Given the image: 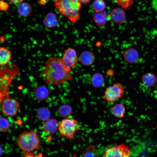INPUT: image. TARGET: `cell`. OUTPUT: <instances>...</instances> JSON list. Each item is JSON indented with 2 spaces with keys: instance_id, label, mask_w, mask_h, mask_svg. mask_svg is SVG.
Segmentation results:
<instances>
[{
  "instance_id": "cell-14",
  "label": "cell",
  "mask_w": 157,
  "mask_h": 157,
  "mask_svg": "<svg viewBox=\"0 0 157 157\" xmlns=\"http://www.w3.org/2000/svg\"><path fill=\"white\" fill-rule=\"evenodd\" d=\"M142 82L143 86L146 88L153 87L157 82V77L154 73L147 72L144 74L142 77Z\"/></svg>"
},
{
  "instance_id": "cell-31",
  "label": "cell",
  "mask_w": 157,
  "mask_h": 157,
  "mask_svg": "<svg viewBox=\"0 0 157 157\" xmlns=\"http://www.w3.org/2000/svg\"><path fill=\"white\" fill-rule=\"evenodd\" d=\"M81 3H86L90 2L91 0H79Z\"/></svg>"
},
{
  "instance_id": "cell-11",
  "label": "cell",
  "mask_w": 157,
  "mask_h": 157,
  "mask_svg": "<svg viewBox=\"0 0 157 157\" xmlns=\"http://www.w3.org/2000/svg\"><path fill=\"white\" fill-rule=\"evenodd\" d=\"M123 57L126 62L133 64L137 61L139 58V53L135 49L130 48L127 49L124 52Z\"/></svg>"
},
{
  "instance_id": "cell-23",
  "label": "cell",
  "mask_w": 157,
  "mask_h": 157,
  "mask_svg": "<svg viewBox=\"0 0 157 157\" xmlns=\"http://www.w3.org/2000/svg\"><path fill=\"white\" fill-rule=\"evenodd\" d=\"M58 112L62 117L67 118L69 117L71 115L72 112V109L69 105L63 104L59 108Z\"/></svg>"
},
{
  "instance_id": "cell-27",
  "label": "cell",
  "mask_w": 157,
  "mask_h": 157,
  "mask_svg": "<svg viewBox=\"0 0 157 157\" xmlns=\"http://www.w3.org/2000/svg\"><path fill=\"white\" fill-rule=\"evenodd\" d=\"M10 127L8 121L5 118L2 117L0 119V131L4 132L6 131Z\"/></svg>"
},
{
  "instance_id": "cell-30",
  "label": "cell",
  "mask_w": 157,
  "mask_h": 157,
  "mask_svg": "<svg viewBox=\"0 0 157 157\" xmlns=\"http://www.w3.org/2000/svg\"><path fill=\"white\" fill-rule=\"evenodd\" d=\"M24 0H8V1L14 4H19L22 2Z\"/></svg>"
},
{
  "instance_id": "cell-32",
  "label": "cell",
  "mask_w": 157,
  "mask_h": 157,
  "mask_svg": "<svg viewBox=\"0 0 157 157\" xmlns=\"http://www.w3.org/2000/svg\"><path fill=\"white\" fill-rule=\"evenodd\" d=\"M2 149H1H1H0V150H1V152H0V155H1V154H2Z\"/></svg>"
},
{
  "instance_id": "cell-24",
  "label": "cell",
  "mask_w": 157,
  "mask_h": 157,
  "mask_svg": "<svg viewBox=\"0 0 157 157\" xmlns=\"http://www.w3.org/2000/svg\"><path fill=\"white\" fill-rule=\"evenodd\" d=\"M83 157H99L97 153L96 147L90 145L83 151Z\"/></svg>"
},
{
  "instance_id": "cell-20",
  "label": "cell",
  "mask_w": 157,
  "mask_h": 157,
  "mask_svg": "<svg viewBox=\"0 0 157 157\" xmlns=\"http://www.w3.org/2000/svg\"><path fill=\"white\" fill-rule=\"evenodd\" d=\"M126 108L124 105L120 103L115 104L113 107L112 113L115 117L121 118L123 117L125 114Z\"/></svg>"
},
{
  "instance_id": "cell-1",
  "label": "cell",
  "mask_w": 157,
  "mask_h": 157,
  "mask_svg": "<svg viewBox=\"0 0 157 157\" xmlns=\"http://www.w3.org/2000/svg\"><path fill=\"white\" fill-rule=\"evenodd\" d=\"M46 83L59 85L71 80L72 76L65 67L62 58L52 57L47 59L42 72Z\"/></svg>"
},
{
  "instance_id": "cell-29",
  "label": "cell",
  "mask_w": 157,
  "mask_h": 157,
  "mask_svg": "<svg viewBox=\"0 0 157 157\" xmlns=\"http://www.w3.org/2000/svg\"><path fill=\"white\" fill-rule=\"evenodd\" d=\"M42 154L39 153L37 155H34V153L33 152H25L24 157H42Z\"/></svg>"
},
{
  "instance_id": "cell-4",
  "label": "cell",
  "mask_w": 157,
  "mask_h": 157,
  "mask_svg": "<svg viewBox=\"0 0 157 157\" xmlns=\"http://www.w3.org/2000/svg\"><path fill=\"white\" fill-rule=\"evenodd\" d=\"M20 74V70L15 65L8 64L4 67H0V91L1 94H2L1 101L9 97L8 93V87L13 78Z\"/></svg>"
},
{
  "instance_id": "cell-3",
  "label": "cell",
  "mask_w": 157,
  "mask_h": 157,
  "mask_svg": "<svg viewBox=\"0 0 157 157\" xmlns=\"http://www.w3.org/2000/svg\"><path fill=\"white\" fill-rule=\"evenodd\" d=\"M15 143L21 150L25 152H31L39 149L41 147L39 136L33 130L21 133L16 139Z\"/></svg>"
},
{
  "instance_id": "cell-2",
  "label": "cell",
  "mask_w": 157,
  "mask_h": 157,
  "mask_svg": "<svg viewBox=\"0 0 157 157\" xmlns=\"http://www.w3.org/2000/svg\"><path fill=\"white\" fill-rule=\"evenodd\" d=\"M57 10L67 17L72 23H75L80 16L81 3L79 0H53Z\"/></svg>"
},
{
  "instance_id": "cell-28",
  "label": "cell",
  "mask_w": 157,
  "mask_h": 157,
  "mask_svg": "<svg viewBox=\"0 0 157 157\" xmlns=\"http://www.w3.org/2000/svg\"><path fill=\"white\" fill-rule=\"evenodd\" d=\"M0 3L1 10L5 11L7 10L8 8V5L7 3L4 2L3 0H1Z\"/></svg>"
},
{
  "instance_id": "cell-12",
  "label": "cell",
  "mask_w": 157,
  "mask_h": 157,
  "mask_svg": "<svg viewBox=\"0 0 157 157\" xmlns=\"http://www.w3.org/2000/svg\"><path fill=\"white\" fill-rule=\"evenodd\" d=\"M58 125L56 119L49 118L44 122L42 124V129L45 133L49 134H53L56 132Z\"/></svg>"
},
{
  "instance_id": "cell-16",
  "label": "cell",
  "mask_w": 157,
  "mask_h": 157,
  "mask_svg": "<svg viewBox=\"0 0 157 157\" xmlns=\"http://www.w3.org/2000/svg\"><path fill=\"white\" fill-rule=\"evenodd\" d=\"M0 67L8 64L11 59L12 52L7 48L1 47L0 48Z\"/></svg>"
},
{
  "instance_id": "cell-19",
  "label": "cell",
  "mask_w": 157,
  "mask_h": 157,
  "mask_svg": "<svg viewBox=\"0 0 157 157\" xmlns=\"http://www.w3.org/2000/svg\"><path fill=\"white\" fill-rule=\"evenodd\" d=\"M32 7L29 3L27 2H22L18 5L17 11L21 16L26 17L28 16L32 12Z\"/></svg>"
},
{
  "instance_id": "cell-21",
  "label": "cell",
  "mask_w": 157,
  "mask_h": 157,
  "mask_svg": "<svg viewBox=\"0 0 157 157\" xmlns=\"http://www.w3.org/2000/svg\"><path fill=\"white\" fill-rule=\"evenodd\" d=\"M90 82L92 85L95 88L101 87L104 82V79L103 75L99 73L94 74L90 79Z\"/></svg>"
},
{
  "instance_id": "cell-6",
  "label": "cell",
  "mask_w": 157,
  "mask_h": 157,
  "mask_svg": "<svg viewBox=\"0 0 157 157\" xmlns=\"http://www.w3.org/2000/svg\"><path fill=\"white\" fill-rule=\"evenodd\" d=\"M124 92L123 85L119 82H116L106 88L102 98L108 102L114 103L122 97Z\"/></svg>"
},
{
  "instance_id": "cell-10",
  "label": "cell",
  "mask_w": 157,
  "mask_h": 157,
  "mask_svg": "<svg viewBox=\"0 0 157 157\" xmlns=\"http://www.w3.org/2000/svg\"><path fill=\"white\" fill-rule=\"evenodd\" d=\"M119 7L113 9L109 14L111 21L114 23L120 24L123 23L126 20V16L125 11Z\"/></svg>"
},
{
  "instance_id": "cell-7",
  "label": "cell",
  "mask_w": 157,
  "mask_h": 157,
  "mask_svg": "<svg viewBox=\"0 0 157 157\" xmlns=\"http://www.w3.org/2000/svg\"><path fill=\"white\" fill-rule=\"evenodd\" d=\"M1 101V110L3 114L10 117L16 115L20 107V103L17 100L9 97Z\"/></svg>"
},
{
  "instance_id": "cell-18",
  "label": "cell",
  "mask_w": 157,
  "mask_h": 157,
  "mask_svg": "<svg viewBox=\"0 0 157 157\" xmlns=\"http://www.w3.org/2000/svg\"><path fill=\"white\" fill-rule=\"evenodd\" d=\"M48 88L44 86H39L35 89L34 94L36 98L38 100L42 101L45 100L49 95Z\"/></svg>"
},
{
  "instance_id": "cell-8",
  "label": "cell",
  "mask_w": 157,
  "mask_h": 157,
  "mask_svg": "<svg viewBox=\"0 0 157 157\" xmlns=\"http://www.w3.org/2000/svg\"><path fill=\"white\" fill-rule=\"evenodd\" d=\"M130 149L126 145L122 143L107 149L102 157H130Z\"/></svg>"
},
{
  "instance_id": "cell-13",
  "label": "cell",
  "mask_w": 157,
  "mask_h": 157,
  "mask_svg": "<svg viewBox=\"0 0 157 157\" xmlns=\"http://www.w3.org/2000/svg\"><path fill=\"white\" fill-rule=\"evenodd\" d=\"M95 59L94 54L90 51H85L81 53L79 57L81 63L83 65L90 66L94 62Z\"/></svg>"
},
{
  "instance_id": "cell-9",
  "label": "cell",
  "mask_w": 157,
  "mask_h": 157,
  "mask_svg": "<svg viewBox=\"0 0 157 157\" xmlns=\"http://www.w3.org/2000/svg\"><path fill=\"white\" fill-rule=\"evenodd\" d=\"M62 58L65 67L69 72L71 68L75 65L78 61L76 51L71 47L68 48L64 51Z\"/></svg>"
},
{
  "instance_id": "cell-22",
  "label": "cell",
  "mask_w": 157,
  "mask_h": 157,
  "mask_svg": "<svg viewBox=\"0 0 157 157\" xmlns=\"http://www.w3.org/2000/svg\"><path fill=\"white\" fill-rule=\"evenodd\" d=\"M36 114L39 120L44 122L50 118L51 113L49 110L47 108L41 107L38 109Z\"/></svg>"
},
{
  "instance_id": "cell-17",
  "label": "cell",
  "mask_w": 157,
  "mask_h": 157,
  "mask_svg": "<svg viewBox=\"0 0 157 157\" xmlns=\"http://www.w3.org/2000/svg\"><path fill=\"white\" fill-rule=\"evenodd\" d=\"M92 17L94 22L98 27H101L104 26L107 22V14L104 11L95 12L93 14Z\"/></svg>"
},
{
  "instance_id": "cell-26",
  "label": "cell",
  "mask_w": 157,
  "mask_h": 157,
  "mask_svg": "<svg viewBox=\"0 0 157 157\" xmlns=\"http://www.w3.org/2000/svg\"><path fill=\"white\" fill-rule=\"evenodd\" d=\"M122 8L126 9L131 7L134 0H113Z\"/></svg>"
},
{
  "instance_id": "cell-15",
  "label": "cell",
  "mask_w": 157,
  "mask_h": 157,
  "mask_svg": "<svg viewBox=\"0 0 157 157\" xmlns=\"http://www.w3.org/2000/svg\"><path fill=\"white\" fill-rule=\"evenodd\" d=\"M43 22L45 27L48 28H51L56 26L58 21L57 16L54 13L49 12L46 15Z\"/></svg>"
},
{
  "instance_id": "cell-5",
  "label": "cell",
  "mask_w": 157,
  "mask_h": 157,
  "mask_svg": "<svg viewBox=\"0 0 157 157\" xmlns=\"http://www.w3.org/2000/svg\"><path fill=\"white\" fill-rule=\"evenodd\" d=\"M80 128L78 120L68 117L62 119L58 125V129L60 136L68 140H72Z\"/></svg>"
},
{
  "instance_id": "cell-25",
  "label": "cell",
  "mask_w": 157,
  "mask_h": 157,
  "mask_svg": "<svg viewBox=\"0 0 157 157\" xmlns=\"http://www.w3.org/2000/svg\"><path fill=\"white\" fill-rule=\"evenodd\" d=\"M92 7L95 12H100L104 11L106 5L104 0H94L92 3Z\"/></svg>"
}]
</instances>
